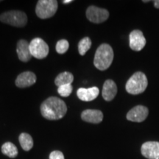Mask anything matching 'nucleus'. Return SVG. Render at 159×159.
I'll list each match as a JSON object with an SVG mask.
<instances>
[{"label": "nucleus", "instance_id": "1", "mask_svg": "<svg viewBox=\"0 0 159 159\" xmlns=\"http://www.w3.org/2000/svg\"><path fill=\"white\" fill-rule=\"evenodd\" d=\"M66 105L58 97H49L41 105V115L48 120H58L62 119L66 114Z\"/></svg>", "mask_w": 159, "mask_h": 159}, {"label": "nucleus", "instance_id": "2", "mask_svg": "<svg viewBox=\"0 0 159 159\" xmlns=\"http://www.w3.org/2000/svg\"><path fill=\"white\" fill-rule=\"evenodd\" d=\"M114 60L112 47L107 43H102L97 48L94 55V64L99 70L104 71L108 69Z\"/></svg>", "mask_w": 159, "mask_h": 159}, {"label": "nucleus", "instance_id": "3", "mask_svg": "<svg viewBox=\"0 0 159 159\" xmlns=\"http://www.w3.org/2000/svg\"><path fill=\"white\" fill-rule=\"evenodd\" d=\"M148 85V78L143 72L138 71L134 74L128 80L125 85V89L129 94H139L146 90Z\"/></svg>", "mask_w": 159, "mask_h": 159}, {"label": "nucleus", "instance_id": "4", "mask_svg": "<svg viewBox=\"0 0 159 159\" xmlns=\"http://www.w3.org/2000/svg\"><path fill=\"white\" fill-rule=\"evenodd\" d=\"M0 21L13 27H23L27 23V16L25 13L19 11H11L2 13Z\"/></svg>", "mask_w": 159, "mask_h": 159}, {"label": "nucleus", "instance_id": "5", "mask_svg": "<svg viewBox=\"0 0 159 159\" xmlns=\"http://www.w3.org/2000/svg\"><path fill=\"white\" fill-rule=\"evenodd\" d=\"M57 10V2L55 0H40L38 2L35 13L41 19H49L55 14Z\"/></svg>", "mask_w": 159, "mask_h": 159}, {"label": "nucleus", "instance_id": "6", "mask_svg": "<svg viewBox=\"0 0 159 159\" xmlns=\"http://www.w3.org/2000/svg\"><path fill=\"white\" fill-rule=\"evenodd\" d=\"M30 49L32 56L37 59L45 58L49 54V47L47 43L40 38H35L30 43Z\"/></svg>", "mask_w": 159, "mask_h": 159}, {"label": "nucleus", "instance_id": "7", "mask_svg": "<svg viewBox=\"0 0 159 159\" xmlns=\"http://www.w3.org/2000/svg\"><path fill=\"white\" fill-rule=\"evenodd\" d=\"M86 17L91 22L102 23L108 19L109 12L107 10L97 7L96 6H90L86 11Z\"/></svg>", "mask_w": 159, "mask_h": 159}, {"label": "nucleus", "instance_id": "8", "mask_svg": "<svg viewBox=\"0 0 159 159\" xmlns=\"http://www.w3.org/2000/svg\"><path fill=\"white\" fill-rule=\"evenodd\" d=\"M149 111L147 107L143 105H137L129 111L127 114V119L134 122H144L148 116Z\"/></svg>", "mask_w": 159, "mask_h": 159}, {"label": "nucleus", "instance_id": "9", "mask_svg": "<svg viewBox=\"0 0 159 159\" xmlns=\"http://www.w3.org/2000/svg\"><path fill=\"white\" fill-rule=\"evenodd\" d=\"M130 47L134 51H141L146 44V39L143 33L139 30H135L129 35Z\"/></svg>", "mask_w": 159, "mask_h": 159}, {"label": "nucleus", "instance_id": "10", "mask_svg": "<svg viewBox=\"0 0 159 159\" xmlns=\"http://www.w3.org/2000/svg\"><path fill=\"white\" fill-rule=\"evenodd\" d=\"M142 156L148 159H159V142H147L141 148Z\"/></svg>", "mask_w": 159, "mask_h": 159}, {"label": "nucleus", "instance_id": "11", "mask_svg": "<svg viewBox=\"0 0 159 159\" xmlns=\"http://www.w3.org/2000/svg\"><path fill=\"white\" fill-rule=\"evenodd\" d=\"M36 82V76L32 71H25L21 73L16 80V85L19 88L30 87Z\"/></svg>", "mask_w": 159, "mask_h": 159}, {"label": "nucleus", "instance_id": "12", "mask_svg": "<svg viewBox=\"0 0 159 159\" xmlns=\"http://www.w3.org/2000/svg\"><path fill=\"white\" fill-rule=\"evenodd\" d=\"M16 52L19 60L22 62H27L33 57L30 49V43L25 40H20L18 41Z\"/></svg>", "mask_w": 159, "mask_h": 159}, {"label": "nucleus", "instance_id": "13", "mask_svg": "<svg viewBox=\"0 0 159 159\" xmlns=\"http://www.w3.org/2000/svg\"><path fill=\"white\" fill-rule=\"evenodd\" d=\"M81 118L86 122L98 124L100 123L103 119V114L101 111L87 109L83 111L81 114Z\"/></svg>", "mask_w": 159, "mask_h": 159}, {"label": "nucleus", "instance_id": "14", "mask_svg": "<svg viewBox=\"0 0 159 159\" xmlns=\"http://www.w3.org/2000/svg\"><path fill=\"white\" fill-rule=\"evenodd\" d=\"M99 93V89L94 86L89 89H79L77 91V95L80 100L84 101V102H90L98 97Z\"/></svg>", "mask_w": 159, "mask_h": 159}, {"label": "nucleus", "instance_id": "15", "mask_svg": "<svg viewBox=\"0 0 159 159\" xmlns=\"http://www.w3.org/2000/svg\"><path fill=\"white\" fill-rule=\"evenodd\" d=\"M117 94V86L112 80H107L104 83L102 91L103 99L106 101H111Z\"/></svg>", "mask_w": 159, "mask_h": 159}, {"label": "nucleus", "instance_id": "16", "mask_svg": "<svg viewBox=\"0 0 159 159\" xmlns=\"http://www.w3.org/2000/svg\"><path fill=\"white\" fill-rule=\"evenodd\" d=\"M74 80V76L70 72H62L61 74H59L56 77L55 80V85L57 86H61L63 85H67V84H71V83Z\"/></svg>", "mask_w": 159, "mask_h": 159}, {"label": "nucleus", "instance_id": "17", "mask_svg": "<svg viewBox=\"0 0 159 159\" xmlns=\"http://www.w3.org/2000/svg\"><path fill=\"white\" fill-rule=\"evenodd\" d=\"M19 143L24 150L29 151L33 147V140L30 135L26 133H22L19 137Z\"/></svg>", "mask_w": 159, "mask_h": 159}, {"label": "nucleus", "instance_id": "18", "mask_svg": "<svg viewBox=\"0 0 159 159\" xmlns=\"http://www.w3.org/2000/svg\"><path fill=\"white\" fill-rule=\"evenodd\" d=\"M2 152L11 158H14L18 156L16 146L11 142H6L2 146Z\"/></svg>", "mask_w": 159, "mask_h": 159}, {"label": "nucleus", "instance_id": "19", "mask_svg": "<svg viewBox=\"0 0 159 159\" xmlns=\"http://www.w3.org/2000/svg\"><path fill=\"white\" fill-rule=\"evenodd\" d=\"M91 47V41L89 37H85L78 43V52L80 55H84Z\"/></svg>", "mask_w": 159, "mask_h": 159}, {"label": "nucleus", "instance_id": "20", "mask_svg": "<svg viewBox=\"0 0 159 159\" xmlns=\"http://www.w3.org/2000/svg\"><path fill=\"white\" fill-rule=\"evenodd\" d=\"M69 43L68 41L66 39L60 40L57 42L56 44V51L59 54H63L69 49Z\"/></svg>", "mask_w": 159, "mask_h": 159}, {"label": "nucleus", "instance_id": "21", "mask_svg": "<svg viewBox=\"0 0 159 159\" xmlns=\"http://www.w3.org/2000/svg\"><path fill=\"white\" fill-rule=\"evenodd\" d=\"M72 89L73 88L71 84L63 85L58 87V89H57V92H58V94L61 95V97H67L71 94Z\"/></svg>", "mask_w": 159, "mask_h": 159}, {"label": "nucleus", "instance_id": "22", "mask_svg": "<svg viewBox=\"0 0 159 159\" xmlns=\"http://www.w3.org/2000/svg\"><path fill=\"white\" fill-rule=\"evenodd\" d=\"M49 159H64V156L61 151L55 150L49 155Z\"/></svg>", "mask_w": 159, "mask_h": 159}, {"label": "nucleus", "instance_id": "23", "mask_svg": "<svg viewBox=\"0 0 159 159\" xmlns=\"http://www.w3.org/2000/svg\"><path fill=\"white\" fill-rule=\"evenodd\" d=\"M153 3L155 7L159 9V0H155V1H153Z\"/></svg>", "mask_w": 159, "mask_h": 159}, {"label": "nucleus", "instance_id": "24", "mask_svg": "<svg viewBox=\"0 0 159 159\" xmlns=\"http://www.w3.org/2000/svg\"><path fill=\"white\" fill-rule=\"evenodd\" d=\"M71 2H72V0H63V3L64 4H69Z\"/></svg>", "mask_w": 159, "mask_h": 159}, {"label": "nucleus", "instance_id": "25", "mask_svg": "<svg viewBox=\"0 0 159 159\" xmlns=\"http://www.w3.org/2000/svg\"><path fill=\"white\" fill-rule=\"evenodd\" d=\"M149 2L150 1H148V0H147V1L146 0H144V1H143V2Z\"/></svg>", "mask_w": 159, "mask_h": 159}, {"label": "nucleus", "instance_id": "26", "mask_svg": "<svg viewBox=\"0 0 159 159\" xmlns=\"http://www.w3.org/2000/svg\"><path fill=\"white\" fill-rule=\"evenodd\" d=\"M0 2H2V1H0Z\"/></svg>", "mask_w": 159, "mask_h": 159}]
</instances>
